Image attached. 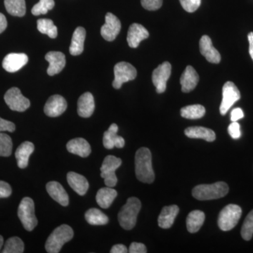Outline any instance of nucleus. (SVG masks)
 Returning a JSON list of instances; mask_svg holds the SVG:
<instances>
[{
  "mask_svg": "<svg viewBox=\"0 0 253 253\" xmlns=\"http://www.w3.org/2000/svg\"><path fill=\"white\" fill-rule=\"evenodd\" d=\"M135 173L136 177L143 183L154 182L155 174L152 167V156L147 148H141L135 155Z\"/></svg>",
  "mask_w": 253,
  "mask_h": 253,
  "instance_id": "1",
  "label": "nucleus"
},
{
  "mask_svg": "<svg viewBox=\"0 0 253 253\" xmlns=\"http://www.w3.org/2000/svg\"><path fill=\"white\" fill-rule=\"evenodd\" d=\"M229 192V186L224 181H218L212 184H201L195 186L193 196L200 201L221 199Z\"/></svg>",
  "mask_w": 253,
  "mask_h": 253,
  "instance_id": "2",
  "label": "nucleus"
},
{
  "mask_svg": "<svg viewBox=\"0 0 253 253\" xmlns=\"http://www.w3.org/2000/svg\"><path fill=\"white\" fill-rule=\"evenodd\" d=\"M141 208V201L137 198L131 197L127 199L118 216V221L123 229L130 230L135 226Z\"/></svg>",
  "mask_w": 253,
  "mask_h": 253,
  "instance_id": "3",
  "label": "nucleus"
},
{
  "mask_svg": "<svg viewBox=\"0 0 253 253\" xmlns=\"http://www.w3.org/2000/svg\"><path fill=\"white\" fill-rule=\"evenodd\" d=\"M74 236V233L71 226L62 224L58 226L50 234L45 244L46 252L58 253L60 252L63 245L71 241Z\"/></svg>",
  "mask_w": 253,
  "mask_h": 253,
  "instance_id": "4",
  "label": "nucleus"
},
{
  "mask_svg": "<svg viewBox=\"0 0 253 253\" xmlns=\"http://www.w3.org/2000/svg\"><path fill=\"white\" fill-rule=\"evenodd\" d=\"M242 210L237 205L229 204L221 210L218 217V226L221 230L230 231L239 222Z\"/></svg>",
  "mask_w": 253,
  "mask_h": 253,
  "instance_id": "5",
  "label": "nucleus"
},
{
  "mask_svg": "<svg viewBox=\"0 0 253 253\" xmlns=\"http://www.w3.org/2000/svg\"><path fill=\"white\" fill-rule=\"evenodd\" d=\"M18 216L26 230L31 231L36 228L38 221L35 214L33 200L29 197L22 199L18 206Z\"/></svg>",
  "mask_w": 253,
  "mask_h": 253,
  "instance_id": "6",
  "label": "nucleus"
},
{
  "mask_svg": "<svg viewBox=\"0 0 253 253\" xmlns=\"http://www.w3.org/2000/svg\"><path fill=\"white\" fill-rule=\"evenodd\" d=\"M122 164V160L114 156H108L104 158L101 167V176L104 178L106 186L114 187L118 183L116 170Z\"/></svg>",
  "mask_w": 253,
  "mask_h": 253,
  "instance_id": "7",
  "label": "nucleus"
},
{
  "mask_svg": "<svg viewBox=\"0 0 253 253\" xmlns=\"http://www.w3.org/2000/svg\"><path fill=\"white\" fill-rule=\"evenodd\" d=\"M114 81L113 86L115 89H121L123 84L135 79L137 72L136 68L130 63L124 62L118 63L114 67Z\"/></svg>",
  "mask_w": 253,
  "mask_h": 253,
  "instance_id": "8",
  "label": "nucleus"
},
{
  "mask_svg": "<svg viewBox=\"0 0 253 253\" xmlns=\"http://www.w3.org/2000/svg\"><path fill=\"white\" fill-rule=\"evenodd\" d=\"M4 101L9 109L18 112L26 111L31 106L29 99L25 97L17 87H12L6 91Z\"/></svg>",
  "mask_w": 253,
  "mask_h": 253,
  "instance_id": "9",
  "label": "nucleus"
},
{
  "mask_svg": "<svg viewBox=\"0 0 253 253\" xmlns=\"http://www.w3.org/2000/svg\"><path fill=\"white\" fill-rule=\"evenodd\" d=\"M241 99V93L232 82H226L222 88V101L219 111L222 116L226 114L231 106Z\"/></svg>",
  "mask_w": 253,
  "mask_h": 253,
  "instance_id": "10",
  "label": "nucleus"
},
{
  "mask_svg": "<svg viewBox=\"0 0 253 253\" xmlns=\"http://www.w3.org/2000/svg\"><path fill=\"white\" fill-rule=\"evenodd\" d=\"M171 72L172 66L168 61L161 63L153 72L152 81L158 94H162L166 91L167 82L170 77Z\"/></svg>",
  "mask_w": 253,
  "mask_h": 253,
  "instance_id": "11",
  "label": "nucleus"
},
{
  "mask_svg": "<svg viewBox=\"0 0 253 253\" xmlns=\"http://www.w3.org/2000/svg\"><path fill=\"white\" fill-rule=\"evenodd\" d=\"M105 24L101 28V35L106 41H114L121 30V23L112 13H107L105 17Z\"/></svg>",
  "mask_w": 253,
  "mask_h": 253,
  "instance_id": "12",
  "label": "nucleus"
},
{
  "mask_svg": "<svg viewBox=\"0 0 253 253\" xmlns=\"http://www.w3.org/2000/svg\"><path fill=\"white\" fill-rule=\"evenodd\" d=\"M67 106V102L62 96L53 95L46 101L44 108V113L49 117H58L66 111Z\"/></svg>",
  "mask_w": 253,
  "mask_h": 253,
  "instance_id": "13",
  "label": "nucleus"
},
{
  "mask_svg": "<svg viewBox=\"0 0 253 253\" xmlns=\"http://www.w3.org/2000/svg\"><path fill=\"white\" fill-rule=\"evenodd\" d=\"M27 55L23 53H11L6 55L2 61V67L9 73H15L19 71L28 63Z\"/></svg>",
  "mask_w": 253,
  "mask_h": 253,
  "instance_id": "14",
  "label": "nucleus"
},
{
  "mask_svg": "<svg viewBox=\"0 0 253 253\" xmlns=\"http://www.w3.org/2000/svg\"><path fill=\"white\" fill-rule=\"evenodd\" d=\"M149 37V31L142 25L133 23L129 26L128 30L126 41L130 47L136 48L139 45L141 41L147 39Z\"/></svg>",
  "mask_w": 253,
  "mask_h": 253,
  "instance_id": "15",
  "label": "nucleus"
},
{
  "mask_svg": "<svg viewBox=\"0 0 253 253\" xmlns=\"http://www.w3.org/2000/svg\"><path fill=\"white\" fill-rule=\"evenodd\" d=\"M200 51L206 57L208 62L219 63L221 61V55L212 45L211 38L204 36L200 40Z\"/></svg>",
  "mask_w": 253,
  "mask_h": 253,
  "instance_id": "16",
  "label": "nucleus"
},
{
  "mask_svg": "<svg viewBox=\"0 0 253 253\" xmlns=\"http://www.w3.org/2000/svg\"><path fill=\"white\" fill-rule=\"evenodd\" d=\"M118 126L113 123L109 126V129L105 131L103 144L106 149H113L115 147L122 149L124 147L126 141L122 136L118 135Z\"/></svg>",
  "mask_w": 253,
  "mask_h": 253,
  "instance_id": "17",
  "label": "nucleus"
},
{
  "mask_svg": "<svg viewBox=\"0 0 253 253\" xmlns=\"http://www.w3.org/2000/svg\"><path fill=\"white\" fill-rule=\"evenodd\" d=\"M45 59L49 62L47 74L50 76L61 72L66 66V56L60 51H49L46 54Z\"/></svg>",
  "mask_w": 253,
  "mask_h": 253,
  "instance_id": "18",
  "label": "nucleus"
},
{
  "mask_svg": "<svg viewBox=\"0 0 253 253\" xmlns=\"http://www.w3.org/2000/svg\"><path fill=\"white\" fill-rule=\"evenodd\" d=\"M199 81V76L196 70L191 66H188L181 75L180 84L181 91L189 93L194 90Z\"/></svg>",
  "mask_w": 253,
  "mask_h": 253,
  "instance_id": "19",
  "label": "nucleus"
},
{
  "mask_svg": "<svg viewBox=\"0 0 253 253\" xmlns=\"http://www.w3.org/2000/svg\"><path fill=\"white\" fill-rule=\"evenodd\" d=\"M46 191L49 196L55 201L63 206H67L69 204V197L66 190L57 181H49L46 184Z\"/></svg>",
  "mask_w": 253,
  "mask_h": 253,
  "instance_id": "20",
  "label": "nucleus"
},
{
  "mask_svg": "<svg viewBox=\"0 0 253 253\" xmlns=\"http://www.w3.org/2000/svg\"><path fill=\"white\" fill-rule=\"evenodd\" d=\"M68 152L86 158L91 154V146L88 141L83 138H76L69 141L66 145Z\"/></svg>",
  "mask_w": 253,
  "mask_h": 253,
  "instance_id": "21",
  "label": "nucleus"
},
{
  "mask_svg": "<svg viewBox=\"0 0 253 253\" xmlns=\"http://www.w3.org/2000/svg\"><path fill=\"white\" fill-rule=\"evenodd\" d=\"M95 103L94 96L90 92L81 95L78 101V113L81 117L89 118L94 113Z\"/></svg>",
  "mask_w": 253,
  "mask_h": 253,
  "instance_id": "22",
  "label": "nucleus"
},
{
  "mask_svg": "<svg viewBox=\"0 0 253 253\" xmlns=\"http://www.w3.org/2000/svg\"><path fill=\"white\" fill-rule=\"evenodd\" d=\"M179 212V207L176 205L163 208L158 217V225L163 229H169L172 226Z\"/></svg>",
  "mask_w": 253,
  "mask_h": 253,
  "instance_id": "23",
  "label": "nucleus"
},
{
  "mask_svg": "<svg viewBox=\"0 0 253 253\" xmlns=\"http://www.w3.org/2000/svg\"><path fill=\"white\" fill-rule=\"evenodd\" d=\"M67 181L70 186L78 194L84 196L89 189V182L84 176L74 172H70L67 174Z\"/></svg>",
  "mask_w": 253,
  "mask_h": 253,
  "instance_id": "24",
  "label": "nucleus"
},
{
  "mask_svg": "<svg viewBox=\"0 0 253 253\" xmlns=\"http://www.w3.org/2000/svg\"><path fill=\"white\" fill-rule=\"evenodd\" d=\"M34 150V144L30 141H25L18 146L15 153L18 167L21 169L27 167L30 156L33 154Z\"/></svg>",
  "mask_w": 253,
  "mask_h": 253,
  "instance_id": "25",
  "label": "nucleus"
},
{
  "mask_svg": "<svg viewBox=\"0 0 253 253\" xmlns=\"http://www.w3.org/2000/svg\"><path fill=\"white\" fill-rule=\"evenodd\" d=\"M185 135L191 139H201L212 142L216 139L215 133L212 129L204 126H190L184 131Z\"/></svg>",
  "mask_w": 253,
  "mask_h": 253,
  "instance_id": "26",
  "label": "nucleus"
},
{
  "mask_svg": "<svg viewBox=\"0 0 253 253\" xmlns=\"http://www.w3.org/2000/svg\"><path fill=\"white\" fill-rule=\"evenodd\" d=\"M85 37L86 31L84 28L78 27L75 30L69 48L70 54L73 56H78L83 52Z\"/></svg>",
  "mask_w": 253,
  "mask_h": 253,
  "instance_id": "27",
  "label": "nucleus"
},
{
  "mask_svg": "<svg viewBox=\"0 0 253 253\" xmlns=\"http://www.w3.org/2000/svg\"><path fill=\"white\" fill-rule=\"evenodd\" d=\"M117 196V191L112 188L109 187V186L101 188L98 191L97 194H96V203L101 208L107 209L113 204Z\"/></svg>",
  "mask_w": 253,
  "mask_h": 253,
  "instance_id": "28",
  "label": "nucleus"
},
{
  "mask_svg": "<svg viewBox=\"0 0 253 253\" xmlns=\"http://www.w3.org/2000/svg\"><path fill=\"white\" fill-rule=\"evenodd\" d=\"M206 216L204 212L201 211H194L189 213L186 218V227L191 234L199 231L204 224Z\"/></svg>",
  "mask_w": 253,
  "mask_h": 253,
  "instance_id": "29",
  "label": "nucleus"
},
{
  "mask_svg": "<svg viewBox=\"0 0 253 253\" xmlns=\"http://www.w3.org/2000/svg\"><path fill=\"white\" fill-rule=\"evenodd\" d=\"M86 221L91 225H105L109 222V217L107 215L96 208H91L85 213Z\"/></svg>",
  "mask_w": 253,
  "mask_h": 253,
  "instance_id": "30",
  "label": "nucleus"
},
{
  "mask_svg": "<svg viewBox=\"0 0 253 253\" xmlns=\"http://www.w3.org/2000/svg\"><path fill=\"white\" fill-rule=\"evenodd\" d=\"M4 5L7 12L12 16L22 17L26 14L25 0H4Z\"/></svg>",
  "mask_w": 253,
  "mask_h": 253,
  "instance_id": "31",
  "label": "nucleus"
},
{
  "mask_svg": "<svg viewBox=\"0 0 253 253\" xmlns=\"http://www.w3.org/2000/svg\"><path fill=\"white\" fill-rule=\"evenodd\" d=\"M205 114H206V109L202 105H191L181 109V116L186 119H200L204 117Z\"/></svg>",
  "mask_w": 253,
  "mask_h": 253,
  "instance_id": "32",
  "label": "nucleus"
},
{
  "mask_svg": "<svg viewBox=\"0 0 253 253\" xmlns=\"http://www.w3.org/2000/svg\"><path fill=\"white\" fill-rule=\"evenodd\" d=\"M38 29L42 34H45L51 39L57 37V28L54 22L48 18H41L38 20Z\"/></svg>",
  "mask_w": 253,
  "mask_h": 253,
  "instance_id": "33",
  "label": "nucleus"
},
{
  "mask_svg": "<svg viewBox=\"0 0 253 253\" xmlns=\"http://www.w3.org/2000/svg\"><path fill=\"white\" fill-rule=\"evenodd\" d=\"M24 251V244L18 237H11L5 243L3 253H22Z\"/></svg>",
  "mask_w": 253,
  "mask_h": 253,
  "instance_id": "34",
  "label": "nucleus"
},
{
  "mask_svg": "<svg viewBox=\"0 0 253 253\" xmlns=\"http://www.w3.org/2000/svg\"><path fill=\"white\" fill-rule=\"evenodd\" d=\"M12 148L11 138L5 133L0 132V156L9 157L12 153Z\"/></svg>",
  "mask_w": 253,
  "mask_h": 253,
  "instance_id": "35",
  "label": "nucleus"
},
{
  "mask_svg": "<svg viewBox=\"0 0 253 253\" xmlns=\"http://www.w3.org/2000/svg\"><path fill=\"white\" fill-rule=\"evenodd\" d=\"M54 0H40L38 4H35L32 9V14L34 16L46 14L49 10L54 7Z\"/></svg>",
  "mask_w": 253,
  "mask_h": 253,
  "instance_id": "36",
  "label": "nucleus"
},
{
  "mask_svg": "<svg viewBox=\"0 0 253 253\" xmlns=\"http://www.w3.org/2000/svg\"><path fill=\"white\" fill-rule=\"evenodd\" d=\"M241 236L246 241H250L253 236V210L248 214L245 219L242 229Z\"/></svg>",
  "mask_w": 253,
  "mask_h": 253,
  "instance_id": "37",
  "label": "nucleus"
},
{
  "mask_svg": "<svg viewBox=\"0 0 253 253\" xmlns=\"http://www.w3.org/2000/svg\"><path fill=\"white\" fill-rule=\"evenodd\" d=\"M181 6L186 11L193 13L201 6V0H179Z\"/></svg>",
  "mask_w": 253,
  "mask_h": 253,
  "instance_id": "38",
  "label": "nucleus"
},
{
  "mask_svg": "<svg viewBox=\"0 0 253 253\" xmlns=\"http://www.w3.org/2000/svg\"><path fill=\"white\" fill-rule=\"evenodd\" d=\"M141 3L145 9L156 11L162 6L163 0H141Z\"/></svg>",
  "mask_w": 253,
  "mask_h": 253,
  "instance_id": "39",
  "label": "nucleus"
},
{
  "mask_svg": "<svg viewBox=\"0 0 253 253\" xmlns=\"http://www.w3.org/2000/svg\"><path fill=\"white\" fill-rule=\"evenodd\" d=\"M229 135L234 139H239L241 136V127L237 122H232L228 127Z\"/></svg>",
  "mask_w": 253,
  "mask_h": 253,
  "instance_id": "40",
  "label": "nucleus"
},
{
  "mask_svg": "<svg viewBox=\"0 0 253 253\" xmlns=\"http://www.w3.org/2000/svg\"><path fill=\"white\" fill-rule=\"evenodd\" d=\"M12 193L11 186L7 182L0 181V199H6L9 197Z\"/></svg>",
  "mask_w": 253,
  "mask_h": 253,
  "instance_id": "41",
  "label": "nucleus"
},
{
  "mask_svg": "<svg viewBox=\"0 0 253 253\" xmlns=\"http://www.w3.org/2000/svg\"><path fill=\"white\" fill-rule=\"evenodd\" d=\"M15 129H16V126L14 123L0 118V132L5 131L13 132Z\"/></svg>",
  "mask_w": 253,
  "mask_h": 253,
  "instance_id": "42",
  "label": "nucleus"
},
{
  "mask_svg": "<svg viewBox=\"0 0 253 253\" xmlns=\"http://www.w3.org/2000/svg\"><path fill=\"white\" fill-rule=\"evenodd\" d=\"M129 252L130 253H147L146 246L141 243L133 242L129 246Z\"/></svg>",
  "mask_w": 253,
  "mask_h": 253,
  "instance_id": "43",
  "label": "nucleus"
},
{
  "mask_svg": "<svg viewBox=\"0 0 253 253\" xmlns=\"http://www.w3.org/2000/svg\"><path fill=\"white\" fill-rule=\"evenodd\" d=\"M244 117V113L243 110L240 108H236L233 109L231 113V121L232 122H237L239 120Z\"/></svg>",
  "mask_w": 253,
  "mask_h": 253,
  "instance_id": "44",
  "label": "nucleus"
},
{
  "mask_svg": "<svg viewBox=\"0 0 253 253\" xmlns=\"http://www.w3.org/2000/svg\"><path fill=\"white\" fill-rule=\"evenodd\" d=\"M128 250L126 246L123 244L115 245L111 250V253H126Z\"/></svg>",
  "mask_w": 253,
  "mask_h": 253,
  "instance_id": "45",
  "label": "nucleus"
},
{
  "mask_svg": "<svg viewBox=\"0 0 253 253\" xmlns=\"http://www.w3.org/2000/svg\"><path fill=\"white\" fill-rule=\"evenodd\" d=\"M7 27V21L4 14L0 13V34L3 33Z\"/></svg>",
  "mask_w": 253,
  "mask_h": 253,
  "instance_id": "46",
  "label": "nucleus"
},
{
  "mask_svg": "<svg viewBox=\"0 0 253 253\" xmlns=\"http://www.w3.org/2000/svg\"><path fill=\"white\" fill-rule=\"evenodd\" d=\"M249 41V53L253 61V32H251L248 36Z\"/></svg>",
  "mask_w": 253,
  "mask_h": 253,
  "instance_id": "47",
  "label": "nucleus"
},
{
  "mask_svg": "<svg viewBox=\"0 0 253 253\" xmlns=\"http://www.w3.org/2000/svg\"><path fill=\"white\" fill-rule=\"evenodd\" d=\"M3 244H4V239L2 236H0V251H1V248H2Z\"/></svg>",
  "mask_w": 253,
  "mask_h": 253,
  "instance_id": "48",
  "label": "nucleus"
}]
</instances>
